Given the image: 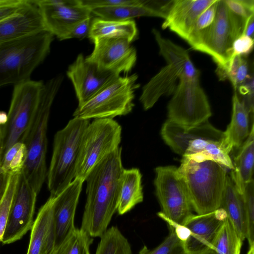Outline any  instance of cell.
Here are the masks:
<instances>
[{"instance_id":"11","label":"cell","mask_w":254,"mask_h":254,"mask_svg":"<svg viewBox=\"0 0 254 254\" xmlns=\"http://www.w3.org/2000/svg\"><path fill=\"white\" fill-rule=\"evenodd\" d=\"M155 172V194L162 210L158 213L175 223L183 225L192 214V209L178 168L174 166H159Z\"/></svg>"},{"instance_id":"6","label":"cell","mask_w":254,"mask_h":254,"mask_svg":"<svg viewBox=\"0 0 254 254\" xmlns=\"http://www.w3.org/2000/svg\"><path fill=\"white\" fill-rule=\"evenodd\" d=\"M90 120L76 117L54 135L53 152L47 180L50 196L61 193L75 179L80 141Z\"/></svg>"},{"instance_id":"14","label":"cell","mask_w":254,"mask_h":254,"mask_svg":"<svg viewBox=\"0 0 254 254\" xmlns=\"http://www.w3.org/2000/svg\"><path fill=\"white\" fill-rule=\"evenodd\" d=\"M41 13L46 29L60 40L79 22L92 16L79 0H33Z\"/></svg>"},{"instance_id":"19","label":"cell","mask_w":254,"mask_h":254,"mask_svg":"<svg viewBox=\"0 0 254 254\" xmlns=\"http://www.w3.org/2000/svg\"><path fill=\"white\" fill-rule=\"evenodd\" d=\"M83 181L75 178L55 197L53 215L55 231V249L75 228L74 216Z\"/></svg>"},{"instance_id":"47","label":"cell","mask_w":254,"mask_h":254,"mask_svg":"<svg viewBox=\"0 0 254 254\" xmlns=\"http://www.w3.org/2000/svg\"><path fill=\"white\" fill-rule=\"evenodd\" d=\"M8 175L4 174L0 169V199L4 191Z\"/></svg>"},{"instance_id":"3","label":"cell","mask_w":254,"mask_h":254,"mask_svg":"<svg viewBox=\"0 0 254 254\" xmlns=\"http://www.w3.org/2000/svg\"><path fill=\"white\" fill-rule=\"evenodd\" d=\"M165 142L182 157L196 161L212 159L232 170V160L224 144L223 131L208 121L186 127L167 120L161 129Z\"/></svg>"},{"instance_id":"26","label":"cell","mask_w":254,"mask_h":254,"mask_svg":"<svg viewBox=\"0 0 254 254\" xmlns=\"http://www.w3.org/2000/svg\"><path fill=\"white\" fill-rule=\"evenodd\" d=\"M142 175L138 168L124 169L117 211L123 215L143 200Z\"/></svg>"},{"instance_id":"21","label":"cell","mask_w":254,"mask_h":254,"mask_svg":"<svg viewBox=\"0 0 254 254\" xmlns=\"http://www.w3.org/2000/svg\"><path fill=\"white\" fill-rule=\"evenodd\" d=\"M55 197L50 195L34 221L26 254H53L55 231L53 215Z\"/></svg>"},{"instance_id":"16","label":"cell","mask_w":254,"mask_h":254,"mask_svg":"<svg viewBox=\"0 0 254 254\" xmlns=\"http://www.w3.org/2000/svg\"><path fill=\"white\" fill-rule=\"evenodd\" d=\"M94 48L86 60L100 68L118 75L131 70L137 55L130 42L122 38H98L93 41Z\"/></svg>"},{"instance_id":"35","label":"cell","mask_w":254,"mask_h":254,"mask_svg":"<svg viewBox=\"0 0 254 254\" xmlns=\"http://www.w3.org/2000/svg\"><path fill=\"white\" fill-rule=\"evenodd\" d=\"M218 0L205 10L195 21L186 41L193 49L197 45L206 32L213 22L217 10Z\"/></svg>"},{"instance_id":"42","label":"cell","mask_w":254,"mask_h":254,"mask_svg":"<svg viewBox=\"0 0 254 254\" xmlns=\"http://www.w3.org/2000/svg\"><path fill=\"white\" fill-rule=\"evenodd\" d=\"M92 20L91 16L79 22L68 34L65 40L71 38L83 39L88 37Z\"/></svg>"},{"instance_id":"27","label":"cell","mask_w":254,"mask_h":254,"mask_svg":"<svg viewBox=\"0 0 254 254\" xmlns=\"http://www.w3.org/2000/svg\"><path fill=\"white\" fill-rule=\"evenodd\" d=\"M137 28L133 20L115 21L99 17L92 19L88 37L92 41L98 38H122L131 42L137 35Z\"/></svg>"},{"instance_id":"25","label":"cell","mask_w":254,"mask_h":254,"mask_svg":"<svg viewBox=\"0 0 254 254\" xmlns=\"http://www.w3.org/2000/svg\"><path fill=\"white\" fill-rule=\"evenodd\" d=\"M250 113L237 93L232 97L231 120L225 131L224 144L230 153L234 149H238L248 137L250 133Z\"/></svg>"},{"instance_id":"22","label":"cell","mask_w":254,"mask_h":254,"mask_svg":"<svg viewBox=\"0 0 254 254\" xmlns=\"http://www.w3.org/2000/svg\"><path fill=\"white\" fill-rule=\"evenodd\" d=\"M184 64L179 65L167 64L143 86L139 101L144 110L151 108L161 96L174 93Z\"/></svg>"},{"instance_id":"24","label":"cell","mask_w":254,"mask_h":254,"mask_svg":"<svg viewBox=\"0 0 254 254\" xmlns=\"http://www.w3.org/2000/svg\"><path fill=\"white\" fill-rule=\"evenodd\" d=\"M233 169L230 178L237 190L242 194L247 185L253 179L254 162V127L252 123L249 134L232 161Z\"/></svg>"},{"instance_id":"36","label":"cell","mask_w":254,"mask_h":254,"mask_svg":"<svg viewBox=\"0 0 254 254\" xmlns=\"http://www.w3.org/2000/svg\"><path fill=\"white\" fill-rule=\"evenodd\" d=\"M247 217L248 234L247 238L249 249H254V181L253 179L246 186L241 194Z\"/></svg>"},{"instance_id":"45","label":"cell","mask_w":254,"mask_h":254,"mask_svg":"<svg viewBox=\"0 0 254 254\" xmlns=\"http://www.w3.org/2000/svg\"><path fill=\"white\" fill-rule=\"evenodd\" d=\"M250 74L248 61L246 58L242 56L236 77L235 84L233 86L235 91L237 90L239 86L246 81Z\"/></svg>"},{"instance_id":"33","label":"cell","mask_w":254,"mask_h":254,"mask_svg":"<svg viewBox=\"0 0 254 254\" xmlns=\"http://www.w3.org/2000/svg\"><path fill=\"white\" fill-rule=\"evenodd\" d=\"M25 145L18 141L11 146L4 154L0 169L6 175L21 172L27 158Z\"/></svg>"},{"instance_id":"4","label":"cell","mask_w":254,"mask_h":254,"mask_svg":"<svg viewBox=\"0 0 254 254\" xmlns=\"http://www.w3.org/2000/svg\"><path fill=\"white\" fill-rule=\"evenodd\" d=\"M227 169L212 159L196 161L182 157L178 172L186 186L192 209L197 214L220 208Z\"/></svg>"},{"instance_id":"10","label":"cell","mask_w":254,"mask_h":254,"mask_svg":"<svg viewBox=\"0 0 254 254\" xmlns=\"http://www.w3.org/2000/svg\"><path fill=\"white\" fill-rule=\"evenodd\" d=\"M44 83L42 81L30 79L14 86L7 121L2 126L3 155L11 146L20 141L26 131Z\"/></svg>"},{"instance_id":"46","label":"cell","mask_w":254,"mask_h":254,"mask_svg":"<svg viewBox=\"0 0 254 254\" xmlns=\"http://www.w3.org/2000/svg\"><path fill=\"white\" fill-rule=\"evenodd\" d=\"M254 14L250 16L245 21L242 35L254 38Z\"/></svg>"},{"instance_id":"5","label":"cell","mask_w":254,"mask_h":254,"mask_svg":"<svg viewBox=\"0 0 254 254\" xmlns=\"http://www.w3.org/2000/svg\"><path fill=\"white\" fill-rule=\"evenodd\" d=\"M54 37L44 30L0 44V87L30 80L49 53Z\"/></svg>"},{"instance_id":"12","label":"cell","mask_w":254,"mask_h":254,"mask_svg":"<svg viewBox=\"0 0 254 254\" xmlns=\"http://www.w3.org/2000/svg\"><path fill=\"white\" fill-rule=\"evenodd\" d=\"M167 111L168 120L186 127L208 121L212 115L207 97L199 82L179 81Z\"/></svg>"},{"instance_id":"38","label":"cell","mask_w":254,"mask_h":254,"mask_svg":"<svg viewBox=\"0 0 254 254\" xmlns=\"http://www.w3.org/2000/svg\"><path fill=\"white\" fill-rule=\"evenodd\" d=\"M230 9L236 15L246 20L254 14L253 0H224Z\"/></svg>"},{"instance_id":"28","label":"cell","mask_w":254,"mask_h":254,"mask_svg":"<svg viewBox=\"0 0 254 254\" xmlns=\"http://www.w3.org/2000/svg\"><path fill=\"white\" fill-rule=\"evenodd\" d=\"M97 17L110 20L127 21L141 16L166 17V14L155 9L145 3L144 0L137 5H119L97 7L90 10Z\"/></svg>"},{"instance_id":"31","label":"cell","mask_w":254,"mask_h":254,"mask_svg":"<svg viewBox=\"0 0 254 254\" xmlns=\"http://www.w3.org/2000/svg\"><path fill=\"white\" fill-rule=\"evenodd\" d=\"M94 239L86 231L75 227L55 249L53 254H90Z\"/></svg>"},{"instance_id":"7","label":"cell","mask_w":254,"mask_h":254,"mask_svg":"<svg viewBox=\"0 0 254 254\" xmlns=\"http://www.w3.org/2000/svg\"><path fill=\"white\" fill-rule=\"evenodd\" d=\"M122 127L111 119H94L81 137L76 161L75 178L84 182L93 168L119 147Z\"/></svg>"},{"instance_id":"48","label":"cell","mask_w":254,"mask_h":254,"mask_svg":"<svg viewBox=\"0 0 254 254\" xmlns=\"http://www.w3.org/2000/svg\"><path fill=\"white\" fill-rule=\"evenodd\" d=\"M3 155V139L2 126H0V166Z\"/></svg>"},{"instance_id":"37","label":"cell","mask_w":254,"mask_h":254,"mask_svg":"<svg viewBox=\"0 0 254 254\" xmlns=\"http://www.w3.org/2000/svg\"><path fill=\"white\" fill-rule=\"evenodd\" d=\"M170 232L168 236L157 247L148 250L144 246L139 254H185L182 243L178 238L174 228L169 225Z\"/></svg>"},{"instance_id":"13","label":"cell","mask_w":254,"mask_h":254,"mask_svg":"<svg viewBox=\"0 0 254 254\" xmlns=\"http://www.w3.org/2000/svg\"><path fill=\"white\" fill-rule=\"evenodd\" d=\"M37 195L21 171L3 235L2 244L20 240L31 229Z\"/></svg>"},{"instance_id":"34","label":"cell","mask_w":254,"mask_h":254,"mask_svg":"<svg viewBox=\"0 0 254 254\" xmlns=\"http://www.w3.org/2000/svg\"><path fill=\"white\" fill-rule=\"evenodd\" d=\"M21 171L8 174L4 191L0 199V242L2 241L11 204Z\"/></svg>"},{"instance_id":"30","label":"cell","mask_w":254,"mask_h":254,"mask_svg":"<svg viewBox=\"0 0 254 254\" xmlns=\"http://www.w3.org/2000/svg\"><path fill=\"white\" fill-rule=\"evenodd\" d=\"M100 238L95 254H132L128 241L117 227L108 228Z\"/></svg>"},{"instance_id":"1","label":"cell","mask_w":254,"mask_h":254,"mask_svg":"<svg viewBox=\"0 0 254 254\" xmlns=\"http://www.w3.org/2000/svg\"><path fill=\"white\" fill-rule=\"evenodd\" d=\"M121 147L98 163L87 176L86 201L81 229L93 238L107 230L117 211L124 168Z\"/></svg>"},{"instance_id":"32","label":"cell","mask_w":254,"mask_h":254,"mask_svg":"<svg viewBox=\"0 0 254 254\" xmlns=\"http://www.w3.org/2000/svg\"><path fill=\"white\" fill-rule=\"evenodd\" d=\"M152 33L159 47V53L167 64L182 65L190 59L189 53L185 49L163 37L156 29H153Z\"/></svg>"},{"instance_id":"49","label":"cell","mask_w":254,"mask_h":254,"mask_svg":"<svg viewBox=\"0 0 254 254\" xmlns=\"http://www.w3.org/2000/svg\"><path fill=\"white\" fill-rule=\"evenodd\" d=\"M202 254H216V253L212 250H210L208 251L205 252Z\"/></svg>"},{"instance_id":"9","label":"cell","mask_w":254,"mask_h":254,"mask_svg":"<svg viewBox=\"0 0 254 254\" xmlns=\"http://www.w3.org/2000/svg\"><path fill=\"white\" fill-rule=\"evenodd\" d=\"M138 75L119 76L110 84L80 107L73 114V117L82 119H111L126 115L134 106V92L138 88Z\"/></svg>"},{"instance_id":"44","label":"cell","mask_w":254,"mask_h":254,"mask_svg":"<svg viewBox=\"0 0 254 254\" xmlns=\"http://www.w3.org/2000/svg\"><path fill=\"white\" fill-rule=\"evenodd\" d=\"M26 2L27 0H15L11 3L0 5V21L17 12Z\"/></svg>"},{"instance_id":"18","label":"cell","mask_w":254,"mask_h":254,"mask_svg":"<svg viewBox=\"0 0 254 254\" xmlns=\"http://www.w3.org/2000/svg\"><path fill=\"white\" fill-rule=\"evenodd\" d=\"M47 30L41 13L33 0L0 21V44Z\"/></svg>"},{"instance_id":"20","label":"cell","mask_w":254,"mask_h":254,"mask_svg":"<svg viewBox=\"0 0 254 254\" xmlns=\"http://www.w3.org/2000/svg\"><path fill=\"white\" fill-rule=\"evenodd\" d=\"M216 0H176L171 2L162 23L185 40L200 15Z\"/></svg>"},{"instance_id":"17","label":"cell","mask_w":254,"mask_h":254,"mask_svg":"<svg viewBox=\"0 0 254 254\" xmlns=\"http://www.w3.org/2000/svg\"><path fill=\"white\" fill-rule=\"evenodd\" d=\"M226 213L221 208L204 214H191L183 225L189 236L182 243L185 254H202L212 250L216 236L225 219Z\"/></svg>"},{"instance_id":"2","label":"cell","mask_w":254,"mask_h":254,"mask_svg":"<svg viewBox=\"0 0 254 254\" xmlns=\"http://www.w3.org/2000/svg\"><path fill=\"white\" fill-rule=\"evenodd\" d=\"M63 80L57 75L44 83L40 99L28 127L20 139L27 148L22 174L38 194L47 179V130L51 109Z\"/></svg>"},{"instance_id":"39","label":"cell","mask_w":254,"mask_h":254,"mask_svg":"<svg viewBox=\"0 0 254 254\" xmlns=\"http://www.w3.org/2000/svg\"><path fill=\"white\" fill-rule=\"evenodd\" d=\"M243 96L240 100L243 103L245 106L249 111L250 114L253 116L254 114V75L252 73L250 74L249 77L240 86L237 90Z\"/></svg>"},{"instance_id":"29","label":"cell","mask_w":254,"mask_h":254,"mask_svg":"<svg viewBox=\"0 0 254 254\" xmlns=\"http://www.w3.org/2000/svg\"><path fill=\"white\" fill-rule=\"evenodd\" d=\"M243 242L227 217L216 236L212 250L216 254H240Z\"/></svg>"},{"instance_id":"41","label":"cell","mask_w":254,"mask_h":254,"mask_svg":"<svg viewBox=\"0 0 254 254\" xmlns=\"http://www.w3.org/2000/svg\"><path fill=\"white\" fill-rule=\"evenodd\" d=\"M254 47V38L245 35L237 38L232 47V56H246L252 51Z\"/></svg>"},{"instance_id":"40","label":"cell","mask_w":254,"mask_h":254,"mask_svg":"<svg viewBox=\"0 0 254 254\" xmlns=\"http://www.w3.org/2000/svg\"><path fill=\"white\" fill-rule=\"evenodd\" d=\"M142 0H79L81 5L89 9L102 7L119 5H137L142 3Z\"/></svg>"},{"instance_id":"8","label":"cell","mask_w":254,"mask_h":254,"mask_svg":"<svg viewBox=\"0 0 254 254\" xmlns=\"http://www.w3.org/2000/svg\"><path fill=\"white\" fill-rule=\"evenodd\" d=\"M232 12L224 0H218L214 20L194 49L209 55L216 73L223 71L232 56L234 40L243 34L245 21Z\"/></svg>"},{"instance_id":"23","label":"cell","mask_w":254,"mask_h":254,"mask_svg":"<svg viewBox=\"0 0 254 254\" xmlns=\"http://www.w3.org/2000/svg\"><path fill=\"white\" fill-rule=\"evenodd\" d=\"M220 208L224 210L243 241L247 237L248 224L242 195L227 175Z\"/></svg>"},{"instance_id":"43","label":"cell","mask_w":254,"mask_h":254,"mask_svg":"<svg viewBox=\"0 0 254 254\" xmlns=\"http://www.w3.org/2000/svg\"><path fill=\"white\" fill-rule=\"evenodd\" d=\"M200 72L195 67L190 59L184 64L179 81L199 82Z\"/></svg>"},{"instance_id":"15","label":"cell","mask_w":254,"mask_h":254,"mask_svg":"<svg viewBox=\"0 0 254 254\" xmlns=\"http://www.w3.org/2000/svg\"><path fill=\"white\" fill-rule=\"evenodd\" d=\"M66 74L73 85L78 107L89 101L120 76L87 61L82 54L69 66Z\"/></svg>"}]
</instances>
